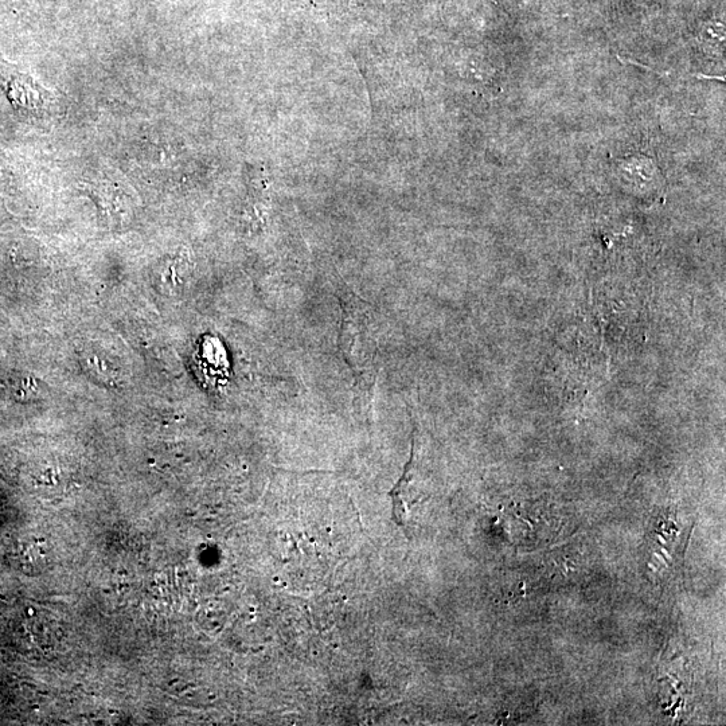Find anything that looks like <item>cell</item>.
Listing matches in <instances>:
<instances>
[{
    "label": "cell",
    "mask_w": 726,
    "mask_h": 726,
    "mask_svg": "<svg viewBox=\"0 0 726 726\" xmlns=\"http://www.w3.org/2000/svg\"><path fill=\"white\" fill-rule=\"evenodd\" d=\"M341 303V330L338 346L343 359L354 374V405L368 411L373 404L380 353V327L377 312L347 286L339 288Z\"/></svg>",
    "instance_id": "cell-1"
},
{
    "label": "cell",
    "mask_w": 726,
    "mask_h": 726,
    "mask_svg": "<svg viewBox=\"0 0 726 726\" xmlns=\"http://www.w3.org/2000/svg\"><path fill=\"white\" fill-rule=\"evenodd\" d=\"M18 562L25 573L44 572L49 565V553L38 544H30L23 546L18 556Z\"/></svg>",
    "instance_id": "cell-2"
},
{
    "label": "cell",
    "mask_w": 726,
    "mask_h": 726,
    "mask_svg": "<svg viewBox=\"0 0 726 726\" xmlns=\"http://www.w3.org/2000/svg\"><path fill=\"white\" fill-rule=\"evenodd\" d=\"M34 628V635L38 642L53 643L60 640V627H57L56 623H52L50 620H35Z\"/></svg>",
    "instance_id": "cell-3"
}]
</instances>
